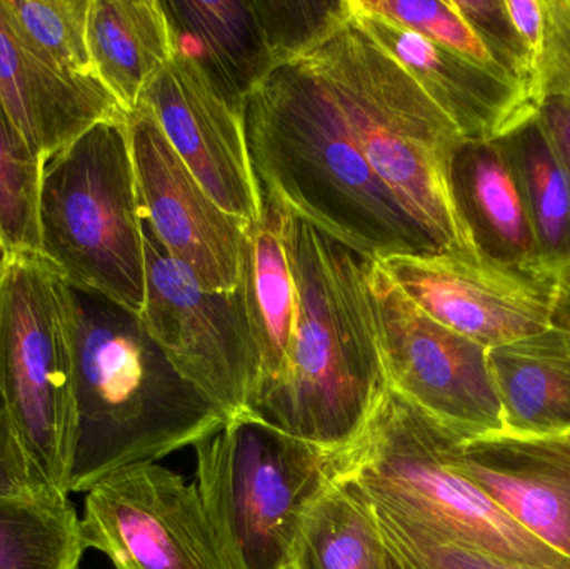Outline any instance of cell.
Here are the masks:
<instances>
[{
    "label": "cell",
    "mask_w": 570,
    "mask_h": 569,
    "mask_svg": "<svg viewBox=\"0 0 570 569\" xmlns=\"http://www.w3.org/2000/svg\"><path fill=\"white\" fill-rule=\"evenodd\" d=\"M515 29L538 62L539 50L544 37V0H505Z\"/></svg>",
    "instance_id": "obj_33"
},
{
    "label": "cell",
    "mask_w": 570,
    "mask_h": 569,
    "mask_svg": "<svg viewBox=\"0 0 570 569\" xmlns=\"http://www.w3.org/2000/svg\"><path fill=\"white\" fill-rule=\"evenodd\" d=\"M301 60L327 84L375 176L442 253L475 256L449 190V154L461 139L449 117L351 17Z\"/></svg>",
    "instance_id": "obj_4"
},
{
    "label": "cell",
    "mask_w": 570,
    "mask_h": 569,
    "mask_svg": "<svg viewBox=\"0 0 570 569\" xmlns=\"http://www.w3.org/2000/svg\"><path fill=\"white\" fill-rule=\"evenodd\" d=\"M197 490L229 569H294L311 504L335 477V457L253 411L194 444Z\"/></svg>",
    "instance_id": "obj_7"
},
{
    "label": "cell",
    "mask_w": 570,
    "mask_h": 569,
    "mask_svg": "<svg viewBox=\"0 0 570 569\" xmlns=\"http://www.w3.org/2000/svg\"><path fill=\"white\" fill-rule=\"evenodd\" d=\"M264 203L371 261L444 254L375 176L325 80L304 60L274 70L244 102Z\"/></svg>",
    "instance_id": "obj_2"
},
{
    "label": "cell",
    "mask_w": 570,
    "mask_h": 569,
    "mask_svg": "<svg viewBox=\"0 0 570 569\" xmlns=\"http://www.w3.org/2000/svg\"><path fill=\"white\" fill-rule=\"evenodd\" d=\"M0 394L39 477L67 494L72 363L62 277L40 254L0 264Z\"/></svg>",
    "instance_id": "obj_8"
},
{
    "label": "cell",
    "mask_w": 570,
    "mask_h": 569,
    "mask_svg": "<svg viewBox=\"0 0 570 569\" xmlns=\"http://www.w3.org/2000/svg\"><path fill=\"white\" fill-rule=\"evenodd\" d=\"M362 9L494 70V62L452 0H357ZM501 76V73H499ZM505 79V77H504Z\"/></svg>",
    "instance_id": "obj_29"
},
{
    "label": "cell",
    "mask_w": 570,
    "mask_h": 569,
    "mask_svg": "<svg viewBox=\"0 0 570 569\" xmlns=\"http://www.w3.org/2000/svg\"><path fill=\"white\" fill-rule=\"evenodd\" d=\"M454 440L389 390L362 436L335 457V477L372 507L452 543L522 563L570 569V558L529 534L452 467L449 450Z\"/></svg>",
    "instance_id": "obj_5"
},
{
    "label": "cell",
    "mask_w": 570,
    "mask_h": 569,
    "mask_svg": "<svg viewBox=\"0 0 570 569\" xmlns=\"http://www.w3.org/2000/svg\"><path fill=\"white\" fill-rule=\"evenodd\" d=\"M368 507L381 528L394 569H561L508 560L452 543L381 508Z\"/></svg>",
    "instance_id": "obj_28"
},
{
    "label": "cell",
    "mask_w": 570,
    "mask_h": 569,
    "mask_svg": "<svg viewBox=\"0 0 570 569\" xmlns=\"http://www.w3.org/2000/svg\"><path fill=\"white\" fill-rule=\"evenodd\" d=\"M518 174L542 271H570V170L534 104L498 137Z\"/></svg>",
    "instance_id": "obj_23"
},
{
    "label": "cell",
    "mask_w": 570,
    "mask_h": 569,
    "mask_svg": "<svg viewBox=\"0 0 570 569\" xmlns=\"http://www.w3.org/2000/svg\"><path fill=\"white\" fill-rule=\"evenodd\" d=\"M140 104L149 107L177 156L220 209L249 224L261 220L266 204L244 110L223 96L196 60L176 52Z\"/></svg>",
    "instance_id": "obj_14"
},
{
    "label": "cell",
    "mask_w": 570,
    "mask_h": 569,
    "mask_svg": "<svg viewBox=\"0 0 570 569\" xmlns=\"http://www.w3.org/2000/svg\"><path fill=\"white\" fill-rule=\"evenodd\" d=\"M0 104L40 160L102 120L127 114L102 82H80L40 59L0 0Z\"/></svg>",
    "instance_id": "obj_18"
},
{
    "label": "cell",
    "mask_w": 570,
    "mask_h": 569,
    "mask_svg": "<svg viewBox=\"0 0 570 569\" xmlns=\"http://www.w3.org/2000/svg\"><path fill=\"white\" fill-rule=\"evenodd\" d=\"M87 43L97 77L127 116L176 56L160 0H92Z\"/></svg>",
    "instance_id": "obj_21"
},
{
    "label": "cell",
    "mask_w": 570,
    "mask_h": 569,
    "mask_svg": "<svg viewBox=\"0 0 570 569\" xmlns=\"http://www.w3.org/2000/svg\"><path fill=\"white\" fill-rule=\"evenodd\" d=\"M367 286L389 390L461 441L505 431L488 347L422 313L379 261Z\"/></svg>",
    "instance_id": "obj_9"
},
{
    "label": "cell",
    "mask_w": 570,
    "mask_h": 569,
    "mask_svg": "<svg viewBox=\"0 0 570 569\" xmlns=\"http://www.w3.org/2000/svg\"><path fill=\"white\" fill-rule=\"evenodd\" d=\"M294 569H394L367 501L334 480L311 504L295 540Z\"/></svg>",
    "instance_id": "obj_24"
},
{
    "label": "cell",
    "mask_w": 570,
    "mask_h": 569,
    "mask_svg": "<svg viewBox=\"0 0 570 569\" xmlns=\"http://www.w3.org/2000/svg\"><path fill=\"white\" fill-rule=\"evenodd\" d=\"M39 234L40 256L63 281L142 313L146 256L127 117L96 124L42 160Z\"/></svg>",
    "instance_id": "obj_6"
},
{
    "label": "cell",
    "mask_w": 570,
    "mask_h": 569,
    "mask_svg": "<svg viewBox=\"0 0 570 569\" xmlns=\"http://www.w3.org/2000/svg\"><path fill=\"white\" fill-rule=\"evenodd\" d=\"M544 16L532 104L544 97L570 100V0H544Z\"/></svg>",
    "instance_id": "obj_31"
},
{
    "label": "cell",
    "mask_w": 570,
    "mask_h": 569,
    "mask_svg": "<svg viewBox=\"0 0 570 569\" xmlns=\"http://www.w3.org/2000/svg\"><path fill=\"white\" fill-rule=\"evenodd\" d=\"M72 363L67 493L213 436L229 421L176 370L139 314L62 279Z\"/></svg>",
    "instance_id": "obj_1"
},
{
    "label": "cell",
    "mask_w": 570,
    "mask_h": 569,
    "mask_svg": "<svg viewBox=\"0 0 570 569\" xmlns=\"http://www.w3.org/2000/svg\"><path fill=\"white\" fill-rule=\"evenodd\" d=\"M379 263L422 313L488 350L551 326L558 277L452 253Z\"/></svg>",
    "instance_id": "obj_13"
},
{
    "label": "cell",
    "mask_w": 570,
    "mask_h": 569,
    "mask_svg": "<svg viewBox=\"0 0 570 569\" xmlns=\"http://www.w3.org/2000/svg\"><path fill=\"white\" fill-rule=\"evenodd\" d=\"M505 431L570 436V333L548 330L489 350Z\"/></svg>",
    "instance_id": "obj_20"
},
{
    "label": "cell",
    "mask_w": 570,
    "mask_h": 569,
    "mask_svg": "<svg viewBox=\"0 0 570 569\" xmlns=\"http://www.w3.org/2000/svg\"><path fill=\"white\" fill-rule=\"evenodd\" d=\"M80 537L116 569H229L196 484L157 463L90 488Z\"/></svg>",
    "instance_id": "obj_11"
},
{
    "label": "cell",
    "mask_w": 570,
    "mask_h": 569,
    "mask_svg": "<svg viewBox=\"0 0 570 569\" xmlns=\"http://www.w3.org/2000/svg\"><path fill=\"white\" fill-rule=\"evenodd\" d=\"M449 461L519 527L570 558V436L455 438Z\"/></svg>",
    "instance_id": "obj_15"
},
{
    "label": "cell",
    "mask_w": 570,
    "mask_h": 569,
    "mask_svg": "<svg viewBox=\"0 0 570 569\" xmlns=\"http://www.w3.org/2000/svg\"><path fill=\"white\" fill-rule=\"evenodd\" d=\"M92 0H2L23 42L53 69L80 82H100L87 43Z\"/></svg>",
    "instance_id": "obj_26"
},
{
    "label": "cell",
    "mask_w": 570,
    "mask_h": 569,
    "mask_svg": "<svg viewBox=\"0 0 570 569\" xmlns=\"http://www.w3.org/2000/svg\"><path fill=\"white\" fill-rule=\"evenodd\" d=\"M240 287L259 356L256 406L257 401L263 400L283 377L297 316L294 277L285 253L281 213L269 204H266L261 220L247 227Z\"/></svg>",
    "instance_id": "obj_22"
},
{
    "label": "cell",
    "mask_w": 570,
    "mask_h": 569,
    "mask_svg": "<svg viewBox=\"0 0 570 569\" xmlns=\"http://www.w3.org/2000/svg\"><path fill=\"white\" fill-rule=\"evenodd\" d=\"M177 53L199 63L229 102L247 96L279 69L256 0H160Z\"/></svg>",
    "instance_id": "obj_19"
},
{
    "label": "cell",
    "mask_w": 570,
    "mask_h": 569,
    "mask_svg": "<svg viewBox=\"0 0 570 569\" xmlns=\"http://www.w3.org/2000/svg\"><path fill=\"white\" fill-rule=\"evenodd\" d=\"M42 160L0 104V243L3 253L39 254Z\"/></svg>",
    "instance_id": "obj_27"
},
{
    "label": "cell",
    "mask_w": 570,
    "mask_h": 569,
    "mask_svg": "<svg viewBox=\"0 0 570 569\" xmlns=\"http://www.w3.org/2000/svg\"><path fill=\"white\" fill-rule=\"evenodd\" d=\"M551 323L570 333V271L558 277Z\"/></svg>",
    "instance_id": "obj_35"
},
{
    "label": "cell",
    "mask_w": 570,
    "mask_h": 569,
    "mask_svg": "<svg viewBox=\"0 0 570 569\" xmlns=\"http://www.w3.org/2000/svg\"><path fill=\"white\" fill-rule=\"evenodd\" d=\"M351 20L391 56L454 124L462 139H495L529 106L521 87L348 0Z\"/></svg>",
    "instance_id": "obj_16"
},
{
    "label": "cell",
    "mask_w": 570,
    "mask_h": 569,
    "mask_svg": "<svg viewBox=\"0 0 570 569\" xmlns=\"http://www.w3.org/2000/svg\"><path fill=\"white\" fill-rule=\"evenodd\" d=\"M279 213L297 316L283 377L253 413L327 453H344L389 391L368 296L371 259Z\"/></svg>",
    "instance_id": "obj_3"
},
{
    "label": "cell",
    "mask_w": 570,
    "mask_h": 569,
    "mask_svg": "<svg viewBox=\"0 0 570 569\" xmlns=\"http://www.w3.org/2000/svg\"><path fill=\"white\" fill-rule=\"evenodd\" d=\"M83 551L66 494L0 497V569H79Z\"/></svg>",
    "instance_id": "obj_25"
},
{
    "label": "cell",
    "mask_w": 570,
    "mask_h": 569,
    "mask_svg": "<svg viewBox=\"0 0 570 569\" xmlns=\"http://www.w3.org/2000/svg\"><path fill=\"white\" fill-rule=\"evenodd\" d=\"M534 107L570 170V100L544 97Z\"/></svg>",
    "instance_id": "obj_34"
},
{
    "label": "cell",
    "mask_w": 570,
    "mask_h": 569,
    "mask_svg": "<svg viewBox=\"0 0 570 569\" xmlns=\"http://www.w3.org/2000/svg\"><path fill=\"white\" fill-rule=\"evenodd\" d=\"M3 259H6V253H3L2 243H0V264L3 263Z\"/></svg>",
    "instance_id": "obj_36"
},
{
    "label": "cell",
    "mask_w": 570,
    "mask_h": 569,
    "mask_svg": "<svg viewBox=\"0 0 570 569\" xmlns=\"http://www.w3.org/2000/svg\"><path fill=\"white\" fill-rule=\"evenodd\" d=\"M140 217L210 293L240 286L249 223L220 209L177 156L149 107L127 116Z\"/></svg>",
    "instance_id": "obj_12"
},
{
    "label": "cell",
    "mask_w": 570,
    "mask_h": 569,
    "mask_svg": "<svg viewBox=\"0 0 570 569\" xmlns=\"http://www.w3.org/2000/svg\"><path fill=\"white\" fill-rule=\"evenodd\" d=\"M448 183L462 234L479 259L546 274L518 174L498 137H461L449 154Z\"/></svg>",
    "instance_id": "obj_17"
},
{
    "label": "cell",
    "mask_w": 570,
    "mask_h": 569,
    "mask_svg": "<svg viewBox=\"0 0 570 569\" xmlns=\"http://www.w3.org/2000/svg\"><path fill=\"white\" fill-rule=\"evenodd\" d=\"M142 219V217H140ZM146 303L139 314L176 370L227 416L253 411L259 356L243 287L210 293L142 219Z\"/></svg>",
    "instance_id": "obj_10"
},
{
    "label": "cell",
    "mask_w": 570,
    "mask_h": 569,
    "mask_svg": "<svg viewBox=\"0 0 570 569\" xmlns=\"http://www.w3.org/2000/svg\"><path fill=\"white\" fill-rule=\"evenodd\" d=\"M43 494L60 493L53 491L30 463L0 394V497L33 498Z\"/></svg>",
    "instance_id": "obj_32"
},
{
    "label": "cell",
    "mask_w": 570,
    "mask_h": 569,
    "mask_svg": "<svg viewBox=\"0 0 570 569\" xmlns=\"http://www.w3.org/2000/svg\"><path fill=\"white\" fill-rule=\"evenodd\" d=\"M481 40L502 77L524 90L531 100L535 59L515 29L505 0H452Z\"/></svg>",
    "instance_id": "obj_30"
}]
</instances>
